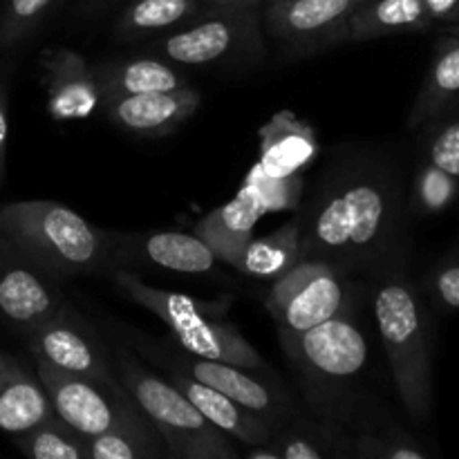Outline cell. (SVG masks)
<instances>
[{"mask_svg": "<svg viewBox=\"0 0 459 459\" xmlns=\"http://www.w3.org/2000/svg\"><path fill=\"white\" fill-rule=\"evenodd\" d=\"M406 209L402 170L388 155H345L296 209L300 254L343 273L379 272L406 251Z\"/></svg>", "mask_w": 459, "mask_h": 459, "instance_id": "6da1fadb", "label": "cell"}, {"mask_svg": "<svg viewBox=\"0 0 459 459\" xmlns=\"http://www.w3.org/2000/svg\"><path fill=\"white\" fill-rule=\"evenodd\" d=\"M267 0H204V4H224V7H263Z\"/></svg>", "mask_w": 459, "mask_h": 459, "instance_id": "74e56055", "label": "cell"}, {"mask_svg": "<svg viewBox=\"0 0 459 459\" xmlns=\"http://www.w3.org/2000/svg\"><path fill=\"white\" fill-rule=\"evenodd\" d=\"M22 336L31 359H40L70 375L85 377L112 388H124L106 341L70 300Z\"/></svg>", "mask_w": 459, "mask_h": 459, "instance_id": "30bf717a", "label": "cell"}, {"mask_svg": "<svg viewBox=\"0 0 459 459\" xmlns=\"http://www.w3.org/2000/svg\"><path fill=\"white\" fill-rule=\"evenodd\" d=\"M426 287L435 303L451 312H459V258L439 263L426 278Z\"/></svg>", "mask_w": 459, "mask_h": 459, "instance_id": "e575fe53", "label": "cell"}, {"mask_svg": "<svg viewBox=\"0 0 459 459\" xmlns=\"http://www.w3.org/2000/svg\"><path fill=\"white\" fill-rule=\"evenodd\" d=\"M354 307L318 323L299 336H281L282 352L294 366L314 411L345 417L359 381L370 363V345L359 327Z\"/></svg>", "mask_w": 459, "mask_h": 459, "instance_id": "277c9868", "label": "cell"}, {"mask_svg": "<svg viewBox=\"0 0 459 459\" xmlns=\"http://www.w3.org/2000/svg\"><path fill=\"white\" fill-rule=\"evenodd\" d=\"M200 103L202 94L193 85H184L175 90H160V92L106 99L103 108L108 119L126 133L160 139L186 124L197 112Z\"/></svg>", "mask_w": 459, "mask_h": 459, "instance_id": "9a60e30c", "label": "cell"}, {"mask_svg": "<svg viewBox=\"0 0 459 459\" xmlns=\"http://www.w3.org/2000/svg\"><path fill=\"white\" fill-rule=\"evenodd\" d=\"M90 459H160L169 457L164 439L148 421L134 429L112 430V433L88 437Z\"/></svg>", "mask_w": 459, "mask_h": 459, "instance_id": "f1b7e54d", "label": "cell"}, {"mask_svg": "<svg viewBox=\"0 0 459 459\" xmlns=\"http://www.w3.org/2000/svg\"><path fill=\"white\" fill-rule=\"evenodd\" d=\"M58 3L61 0H4L0 9V56L27 43Z\"/></svg>", "mask_w": 459, "mask_h": 459, "instance_id": "4dcf8cb0", "label": "cell"}, {"mask_svg": "<svg viewBox=\"0 0 459 459\" xmlns=\"http://www.w3.org/2000/svg\"><path fill=\"white\" fill-rule=\"evenodd\" d=\"M112 282L119 291H124L133 303L142 305L148 312L155 314L170 332L197 325L209 318H220L229 312V300H200L193 296L178 294V291L160 290L139 281L137 273L130 269H112Z\"/></svg>", "mask_w": 459, "mask_h": 459, "instance_id": "d6986e66", "label": "cell"}, {"mask_svg": "<svg viewBox=\"0 0 459 459\" xmlns=\"http://www.w3.org/2000/svg\"><path fill=\"white\" fill-rule=\"evenodd\" d=\"M202 0H133L115 22L117 40H137L178 30L202 12Z\"/></svg>", "mask_w": 459, "mask_h": 459, "instance_id": "4316f807", "label": "cell"}, {"mask_svg": "<svg viewBox=\"0 0 459 459\" xmlns=\"http://www.w3.org/2000/svg\"><path fill=\"white\" fill-rule=\"evenodd\" d=\"M267 3H273V0H267ZM267 3H264V4H267Z\"/></svg>", "mask_w": 459, "mask_h": 459, "instance_id": "60d3db41", "label": "cell"}, {"mask_svg": "<svg viewBox=\"0 0 459 459\" xmlns=\"http://www.w3.org/2000/svg\"><path fill=\"white\" fill-rule=\"evenodd\" d=\"M459 200V179L430 161L420 160L411 188V209L417 215H439Z\"/></svg>", "mask_w": 459, "mask_h": 459, "instance_id": "1f68e13d", "label": "cell"}, {"mask_svg": "<svg viewBox=\"0 0 459 459\" xmlns=\"http://www.w3.org/2000/svg\"><path fill=\"white\" fill-rule=\"evenodd\" d=\"M92 70L97 76L99 90H101V103L106 99L191 85L175 63L161 56L112 58V61L94 63Z\"/></svg>", "mask_w": 459, "mask_h": 459, "instance_id": "44dd1931", "label": "cell"}, {"mask_svg": "<svg viewBox=\"0 0 459 459\" xmlns=\"http://www.w3.org/2000/svg\"><path fill=\"white\" fill-rule=\"evenodd\" d=\"M375 321L399 399L415 424L433 415V318L406 272V251L375 272Z\"/></svg>", "mask_w": 459, "mask_h": 459, "instance_id": "7a4b0ae2", "label": "cell"}, {"mask_svg": "<svg viewBox=\"0 0 459 459\" xmlns=\"http://www.w3.org/2000/svg\"><path fill=\"white\" fill-rule=\"evenodd\" d=\"M108 236L110 272L117 267H157L178 273H209L218 263L211 247L195 233L108 231Z\"/></svg>", "mask_w": 459, "mask_h": 459, "instance_id": "4fadbf2b", "label": "cell"}, {"mask_svg": "<svg viewBox=\"0 0 459 459\" xmlns=\"http://www.w3.org/2000/svg\"><path fill=\"white\" fill-rule=\"evenodd\" d=\"M34 363L54 412L83 437L148 424V417L139 411L126 388H112L85 377L70 375L40 359H34Z\"/></svg>", "mask_w": 459, "mask_h": 459, "instance_id": "9c48e42d", "label": "cell"}, {"mask_svg": "<svg viewBox=\"0 0 459 459\" xmlns=\"http://www.w3.org/2000/svg\"><path fill=\"white\" fill-rule=\"evenodd\" d=\"M263 215L264 211L260 209L254 195L245 186H240L233 200L206 213L195 224V236L211 247L215 258L233 267L238 255L254 238L255 224Z\"/></svg>", "mask_w": 459, "mask_h": 459, "instance_id": "7402d4cb", "label": "cell"}, {"mask_svg": "<svg viewBox=\"0 0 459 459\" xmlns=\"http://www.w3.org/2000/svg\"><path fill=\"white\" fill-rule=\"evenodd\" d=\"M316 130L300 119L296 112L281 110L260 126L258 130V161L260 170L267 175L303 173L318 157Z\"/></svg>", "mask_w": 459, "mask_h": 459, "instance_id": "e0dca14e", "label": "cell"}, {"mask_svg": "<svg viewBox=\"0 0 459 459\" xmlns=\"http://www.w3.org/2000/svg\"><path fill=\"white\" fill-rule=\"evenodd\" d=\"M202 3H204V0H202Z\"/></svg>", "mask_w": 459, "mask_h": 459, "instance_id": "b9f144b4", "label": "cell"}, {"mask_svg": "<svg viewBox=\"0 0 459 459\" xmlns=\"http://www.w3.org/2000/svg\"><path fill=\"white\" fill-rule=\"evenodd\" d=\"M54 415L48 390L13 354L0 350V430L21 435Z\"/></svg>", "mask_w": 459, "mask_h": 459, "instance_id": "ac0fdd59", "label": "cell"}, {"mask_svg": "<svg viewBox=\"0 0 459 459\" xmlns=\"http://www.w3.org/2000/svg\"><path fill=\"white\" fill-rule=\"evenodd\" d=\"M170 339L178 343V348L186 350L195 357L231 363V366H240L254 372L269 370L267 361L260 357L258 350L240 334L233 323L224 321L222 316L170 332Z\"/></svg>", "mask_w": 459, "mask_h": 459, "instance_id": "603a6c76", "label": "cell"}, {"mask_svg": "<svg viewBox=\"0 0 459 459\" xmlns=\"http://www.w3.org/2000/svg\"><path fill=\"white\" fill-rule=\"evenodd\" d=\"M366 0H273L264 4L267 34L294 56L343 43L350 16Z\"/></svg>", "mask_w": 459, "mask_h": 459, "instance_id": "8fae6325", "label": "cell"}, {"mask_svg": "<svg viewBox=\"0 0 459 459\" xmlns=\"http://www.w3.org/2000/svg\"><path fill=\"white\" fill-rule=\"evenodd\" d=\"M108 3H112V0H94V4H108Z\"/></svg>", "mask_w": 459, "mask_h": 459, "instance_id": "ab89813d", "label": "cell"}, {"mask_svg": "<svg viewBox=\"0 0 459 459\" xmlns=\"http://www.w3.org/2000/svg\"><path fill=\"white\" fill-rule=\"evenodd\" d=\"M152 54L186 67L218 65L227 61L264 56L260 7H224L209 4L152 43Z\"/></svg>", "mask_w": 459, "mask_h": 459, "instance_id": "8992f818", "label": "cell"}, {"mask_svg": "<svg viewBox=\"0 0 459 459\" xmlns=\"http://www.w3.org/2000/svg\"><path fill=\"white\" fill-rule=\"evenodd\" d=\"M0 236L56 281L110 272V236L52 200L0 206Z\"/></svg>", "mask_w": 459, "mask_h": 459, "instance_id": "3957f363", "label": "cell"}, {"mask_svg": "<svg viewBox=\"0 0 459 459\" xmlns=\"http://www.w3.org/2000/svg\"><path fill=\"white\" fill-rule=\"evenodd\" d=\"M121 330L126 334L119 336L128 341L130 348L137 350L139 357L157 363L164 370H178L182 375L191 377V379L200 381V384L220 390L227 397H231L233 402L242 403L249 411L263 415L276 429L282 421H287L294 415V403L287 397L285 390L281 385L269 384V381H263L260 377H255L263 375V372H254L240 366H231V363L195 357V354L186 352L182 348H166V345L146 341L134 330H128V327H121Z\"/></svg>", "mask_w": 459, "mask_h": 459, "instance_id": "52a82bcc", "label": "cell"}, {"mask_svg": "<svg viewBox=\"0 0 459 459\" xmlns=\"http://www.w3.org/2000/svg\"><path fill=\"white\" fill-rule=\"evenodd\" d=\"M169 381L211 421L218 426L220 430L233 437V442H240L242 446H258L272 439L276 426L269 420H264L258 412L249 411L242 403L233 402L220 390L211 388V385L200 384V381L191 379V377L182 375L178 370H166Z\"/></svg>", "mask_w": 459, "mask_h": 459, "instance_id": "2e32d148", "label": "cell"}, {"mask_svg": "<svg viewBox=\"0 0 459 459\" xmlns=\"http://www.w3.org/2000/svg\"><path fill=\"white\" fill-rule=\"evenodd\" d=\"M446 31H448V34H455V36H459V21L451 22V25H446Z\"/></svg>", "mask_w": 459, "mask_h": 459, "instance_id": "f35d334b", "label": "cell"}, {"mask_svg": "<svg viewBox=\"0 0 459 459\" xmlns=\"http://www.w3.org/2000/svg\"><path fill=\"white\" fill-rule=\"evenodd\" d=\"M459 110V36L444 34L408 115V128L420 130L430 121Z\"/></svg>", "mask_w": 459, "mask_h": 459, "instance_id": "ffe728a7", "label": "cell"}, {"mask_svg": "<svg viewBox=\"0 0 459 459\" xmlns=\"http://www.w3.org/2000/svg\"><path fill=\"white\" fill-rule=\"evenodd\" d=\"M421 160L459 179V110L424 126Z\"/></svg>", "mask_w": 459, "mask_h": 459, "instance_id": "836d02e7", "label": "cell"}, {"mask_svg": "<svg viewBox=\"0 0 459 459\" xmlns=\"http://www.w3.org/2000/svg\"><path fill=\"white\" fill-rule=\"evenodd\" d=\"M359 459H429L430 451L402 426H363L354 437Z\"/></svg>", "mask_w": 459, "mask_h": 459, "instance_id": "f546056e", "label": "cell"}, {"mask_svg": "<svg viewBox=\"0 0 459 459\" xmlns=\"http://www.w3.org/2000/svg\"><path fill=\"white\" fill-rule=\"evenodd\" d=\"M433 25L424 0H366L350 16L345 40L361 43L381 36L424 31Z\"/></svg>", "mask_w": 459, "mask_h": 459, "instance_id": "d4e9b609", "label": "cell"}, {"mask_svg": "<svg viewBox=\"0 0 459 459\" xmlns=\"http://www.w3.org/2000/svg\"><path fill=\"white\" fill-rule=\"evenodd\" d=\"M65 300L61 281L45 273L13 242L0 236V316L9 325L25 334Z\"/></svg>", "mask_w": 459, "mask_h": 459, "instance_id": "7c38bea8", "label": "cell"}, {"mask_svg": "<svg viewBox=\"0 0 459 459\" xmlns=\"http://www.w3.org/2000/svg\"><path fill=\"white\" fill-rule=\"evenodd\" d=\"M303 260L300 254V224L291 218L273 233L264 238H251L242 249L233 267L245 276L258 281H276Z\"/></svg>", "mask_w": 459, "mask_h": 459, "instance_id": "484cf974", "label": "cell"}, {"mask_svg": "<svg viewBox=\"0 0 459 459\" xmlns=\"http://www.w3.org/2000/svg\"><path fill=\"white\" fill-rule=\"evenodd\" d=\"M117 375L139 411L157 429L169 457L175 459H240L233 437L211 424L170 381L148 370L128 345H115Z\"/></svg>", "mask_w": 459, "mask_h": 459, "instance_id": "5b68a950", "label": "cell"}, {"mask_svg": "<svg viewBox=\"0 0 459 459\" xmlns=\"http://www.w3.org/2000/svg\"><path fill=\"white\" fill-rule=\"evenodd\" d=\"M39 81L48 115L58 124L88 119L101 106V90L92 63L74 49L63 45L45 48L39 54Z\"/></svg>", "mask_w": 459, "mask_h": 459, "instance_id": "5bb4252c", "label": "cell"}, {"mask_svg": "<svg viewBox=\"0 0 459 459\" xmlns=\"http://www.w3.org/2000/svg\"><path fill=\"white\" fill-rule=\"evenodd\" d=\"M457 21H459V18H457Z\"/></svg>", "mask_w": 459, "mask_h": 459, "instance_id": "7bdbcfd3", "label": "cell"}, {"mask_svg": "<svg viewBox=\"0 0 459 459\" xmlns=\"http://www.w3.org/2000/svg\"><path fill=\"white\" fill-rule=\"evenodd\" d=\"M9 63H0V184L7 173V143H9Z\"/></svg>", "mask_w": 459, "mask_h": 459, "instance_id": "d590c367", "label": "cell"}, {"mask_svg": "<svg viewBox=\"0 0 459 459\" xmlns=\"http://www.w3.org/2000/svg\"><path fill=\"white\" fill-rule=\"evenodd\" d=\"M433 22L451 25L459 18V0H424Z\"/></svg>", "mask_w": 459, "mask_h": 459, "instance_id": "8d00e7d4", "label": "cell"}, {"mask_svg": "<svg viewBox=\"0 0 459 459\" xmlns=\"http://www.w3.org/2000/svg\"><path fill=\"white\" fill-rule=\"evenodd\" d=\"M269 444L278 459H350L354 457V437L336 420L282 421Z\"/></svg>", "mask_w": 459, "mask_h": 459, "instance_id": "cb8c5ba5", "label": "cell"}, {"mask_svg": "<svg viewBox=\"0 0 459 459\" xmlns=\"http://www.w3.org/2000/svg\"><path fill=\"white\" fill-rule=\"evenodd\" d=\"M281 336H299L318 323L354 307L352 287L330 263L303 258L276 278L264 299Z\"/></svg>", "mask_w": 459, "mask_h": 459, "instance_id": "ba28073f", "label": "cell"}, {"mask_svg": "<svg viewBox=\"0 0 459 459\" xmlns=\"http://www.w3.org/2000/svg\"><path fill=\"white\" fill-rule=\"evenodd\" d=\"M13 446L30 459H90L88 437L54 412L34 429L13 435Z\"/></svg>", "mask_w": 459, "mask_h": 459, "instance_id": "83f0119b", "label": "cell"}, {"mask_svg": "<svg viewBox=\"0 0 459 459\" xmlns=\"http://www.w3.org/2000/svg\"><path fill=\"white\" fill-rule=\"evenodd\" d=\"M242 186L254 195L264 213L276 211H296L303 202L305 179L300 173L291 175H267L258 164L251 166Z\"/></svg>", "mask_w": 459, "mask_h": 459, "instance_id": "d6a6232c", "label": "cell"}]
</instances>
